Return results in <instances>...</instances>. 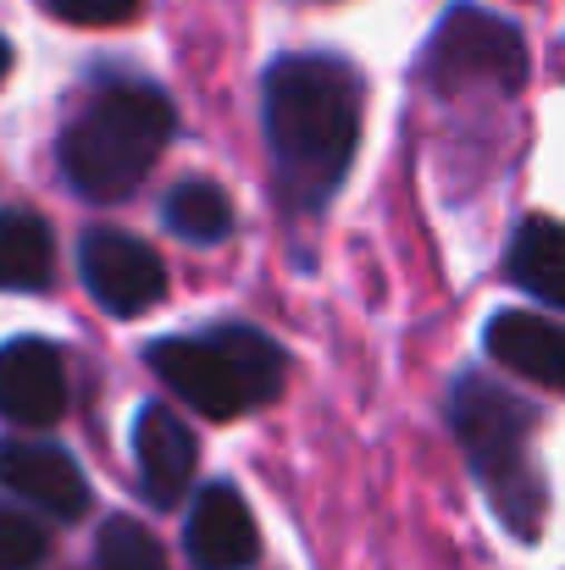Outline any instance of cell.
<instances>
[{"mask_svg": "<svg viewBox=\"0 0 565 570\" xmlns=\"http://www.w3.org/2000/svg\"><path fill=\"white\" fill-rule=\"evenodd\" d=\"M266 145L294 205H328L361 145V78L339 56H283L266 72Z\"/></svg>", "mask_w": 565, "mask_h": 570, "instance_id": "6da1fadb", "label": "cell"}, {"mask_svg": "<svg viewBox=\"0 0 565 570\" xmlns=\"http://www.w3.org/2000/svg\"><path fill=\"white\" fill-rule=\"evenodd\" d=\"M173 106L150 83H111L100 89L61 134V178L84 199H128L145 184V173L162 161L173 139Z\"/></svg>", "mask_w": 565, "mask_h": 570, "instance_id": "7a4b0ae2", "label": "cell"}, {"mask_svg": "<svg viewBox=\"0 0 565 570\" xmlns=\"http://www.w3.org/2000/svg\"><path fill=\"white\" fill-rule=\"evenodd\" d=\"M150 372L167 382L184 404L211 421H233L244 410H261L283 393L289 361L283 350L255 327H216L199 338H162L150 344Z\"/></svg>", "mask_w": 565, "mask_h": 570, "instance_id": "3957f363", "label": "cell"}, {"mask_svg": "<svg viewBox=\"0 0 565 570\" xmlns=\"http://www.w3.org/2000/svg\"><path fill=\"white\" fill-rule=\"evenodd\" d=\"M449 421L471 465L483 471L499 515L510 521L516 538H538L544 527V476L533 471L527 438H533V410H522L516 393H505L488 377H460L449 399Z\"/></svg>", "mask_w": 565, "mask_h": 570, "instance_id": "277c9868", "label": "cell"}, {"mask_svg": "<svg viewBox=\"0 0 565 570\" xmlns=\"http://www.w3.org/2000/svg\"><path fill=\"white\" fill-rule=\"evenodd\" d=\"M427 67L444 89H460V83H488V89H522L527 83V45L522 33L494 17V11H477V6H455L432 45H427Z\"/></svg>", "mask_w": 565, "mask_h": 570, "instance_id": "5b68a950", "label": "cell"}, {"mask_svg": "<svg viewBox=\"0 0 565 570\" xmlns=\"http://www.w3.org/2000/svg\"><path fill=\"white\" fill-rule=\"evenodd\" d=\"M84 261V283L89 294L111 311V316H139L150 311L162 294H167V266L162 255L134 238V233H117V227H95L78 249Z\"/></svg>", "mask_w": 565, "mask_h": 570, "instance_id": "8992f818", "label": "cell"}, {"mask_svg": "<svg viewBox=\"0 0 565 570\" xmlns=\"http://www.w3.org/2000/svg\"><path fill=\"white\" fill-rule=\"evenodd\" d=\"M0 488L17 493L22 504L56 515V521H78L89 510V482L84 471L50 449V443H33V438H6L0 443Z\"/></svg>", "mask_w": 565, "mask_h": 570, "instance_id": "52a82bcc", "label": "cell"}, {"mask_svg": "<svg viewBox=\"0 0 565 570\" xmlns=\"http://www.w3.org/2000/svg\"><path fill=\"white\" fill-rule=\"evenodd\" d=\"M67 410V366L45 338L0 344V415L17 426H50Z\"/></svg>", "mask_w": 565, "mask_h": 570, "instance_id": "ba28073f", "label": "cell"}, {"mask_svg": "<svg viewBox=\"0 0 565 570\" xmlns=\"http://www.w3.org/2000/svg\"><path fill=\"white\" fill-rule=\"evenodd\" d=\"M188 560L199 570H250L261 554V532H255V515L244 510V499L227 488V482H211L194 510H188Z\"/></svg>", "mask_w": 565, "mask_h": 570, "instance_id": "9c48e42d", "label": "cell"}, {"mask_svg": "<svg viewBox=\"0 0 565 570\" xmlns=\"http://www.w3.org/2000/svg\"><path fill=\"white\" fill-rule=\"evenodd\" d=\"M134 449H139V476L156 504H178L194 482V432L167 410L145 404L134 421Z\"/></svg>", "mask_w": 565, "mask_h": 570, "instance_id": "30bf717a", "label": "cell"}, {"mask_svg": "<svg viewBox=\"0 0 565 570\" xmlns=\"http://www.w3.org/2000/svg\"><path fill=\"white\" fill-rule=\"evenodd\" d=\"M488 355L499 366H510L516 377L538 382V387H561L565 382V338L549 316L533 311H499L488 322Z\"/></svg>", "mask_w": 565, "mask_h": 570, "instance_id": "8fae6325", "label": "cell"}, {"mask_svg": "<svg viewBox=\"0 0 565 570\" xmlns=\"http://www.w3.org/2000/svg\"><path fill=\"white\" fill-rule=\"evenodd\" d=\"M510 283H522L538 305L561 311L565 305V244L561 227L549 216H527L510 238V261H505Z\"/></svg>", "mask_w": 565, "mask_h": 570, "instance_id": "7c38bea8", "label": "cell"}, {"mask_svg": "<svg viewBox=\"0 0 565 570\" xmlns=\"http://www.w3.org/2000/svg\"><path fill=\"white\" fill-rule=\"evenodd\" d=\"M56 272V238L33 210H0V294H33L50 288Z\"/></svg>", "mask_w": 565, "mask_h": 570, "instance_id": "4fadbf2b", "label": "cell"}, {"mask_svg": "<svg viewBox=\"0 0 565 570\" xmlns=\"http://www.w3.org/2000/svg\"><path fill=\"white\" fill-rule=\"evenodd\" d=\"M167 227L188 244H222L233 233V199L211 178H184L167 194Z\"/></svg>", "mask_w": 565, "mask_h": 570, "instance_id": "5bb4252c", "label": "cell"}, {"mask_svg": "<svg viewBox=\"0 0 565 570\" xmlns=\"http://www.w3.org/2000/svg\"><path fill=\"white\" fill-rule=\"evenodd\" d=\"M95 566L100 570H167V549L156 543L150 527L117 515L100 527V543H95Z\"/></svg>", "mask_w": 565, "mask_h": 570, "instance_id": "9a60e30c", "label": "cell"}, {"mask_svg": "<svg viewBox=\"0 0 565 570\" xmlns=\"http://www.w3.org/2000/svg\"><path fill=\"white\" fill-rule=\"evenodd\" d=\"M45 549H50V538L39 532V521L0 504V570H33L45 560Z\"/></svg>", "mask_w": 565, "mask_h": 570, "instance_id": "2e32d148", "label": "cell"}, {"mask_svg": "<svg viewBox=\"0 0 565 570\" xmlns=\"http://www.w3.org/2000/svg\"><path fill=\"white\" fill-rule=\"evenodd\" d=\"M45 6L78 28H117V22H134L145 0H45Z\"/></svg>", "mask_w": 565, "mask_h": 570, "instance_id": "e0dca14e", "label": "cell"}, {"mask_svg": "<svg viewBox=\"0 0 565 570\" xmlns=\"http://www.w3.org/2000/svg\"><path fill=\"white\" fill-rule=\"evenodd\" d=\"M6 72H11V50H6V39H0V83H6Z\"/></svg>", "mask_w": 565, "mask_h": 570, "instance_id": "ac0fdd59", "label": "cell"}]
</instances>
